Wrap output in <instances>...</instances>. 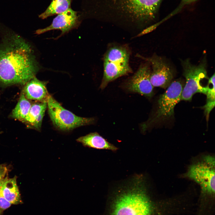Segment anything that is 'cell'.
Returning a JSON list of instances; mask_svg holds the SVG:
<instances>
[{
  "label": "cell",
  "instance_id": "obj_2",
  "mask_svg": "<svg viewBox=\"0 0 215 215\" xmlns=\"http://www.w3.org/2000/svg\"><path fill=\"white\" fill-rule=\"evenodd\" d=\"M131 182L116 196L112 215H151L153 206L142 177L136 176Z\"/></svg>",
  "mask_w": 215,
  "mask_h": 215
},
{
  "label": "cell",
  "instance_id": "obj_5",
  "mask_svg": "<svg viewBox=\"0 0 215 215\" xmlns=\"http://www.w3.org/2000/svg\"><path fill=\"white\" fill-rule=\"evenodd\" d=\"M183 75L186 83L182 89L181 100L190 101L194 95L197 93L206 95L207 86H203L201 83L204 79H208L206 70V62L203 59L198 65L192 64L188 59L181 62Z\"/></svg>",
  "mask_w": 215,
  "mask_h": 215
},
{
  "label": "cell",
  "instance_id": "obj_17",
  "mask_svg": "<svg viewBox=\"0 0 215 215\" xmlns=\"http://www.w3.org/2000/svg\"><path fill=\"white\" fill-rule=\"evenodd\" d=\"M31 105L22 92L16 105L12 111V117L22 122L28 114Z\"/></svg>",
  "mask_w": 215,
  "mask_h": 215
},
{
  "label": "cell",
  "instance_id": "obj_11",
  "mask_svg": "<svg viewBox=\"0 0 215 215\" xmlns=\"http://www.w3.org/2000/svg\"><path fill=\"white\" fill-rule=\"evenodd\" d=\"M78 20L77 12L70 8L57 15L50 25L37 30L36 33L40 34L52 30L58 29L60 30L62 32V34H63L76 26Z\"/></svg>",
  "mask_w": 215,
  "mask_h": 215
},
{
  "label": "cell",
  "instance_id": "obj_1",
  "mask_svg": "<svg viewBox=\"0 0 215 215\" xmlns=\"http://www.w3.org/2000/svg\"><path fill=\"white\" fill-rule=\"evenodd\" d=\"M35 60L28 44L12 35L0 48V82L5 85L24 84L35 76Z\"/></svg>",
  "mask_w": 215,
  "mask_h": 215
},
{
  "label": "cell",
  "instance_id": "obj_9",
  "mask_svg": "<svg viewBox=\"0 0 215 215\" xmlns=\"http://www.w3.org/2000/svg\"><path fill=\"white\" fill-rule=\"evenodd\" d=\"M150 64L152 67L150 76V82L154 87L166 88L172 82L173 72L171 68L162 57L153 55L150 57H145L138 55Z\"/></svg>",
  "mask_w": 215,
  "mask_h": 215
},
{
  "label": "cell",
  "instance_id": "obj_12",
  "mask_svg": "<svg viewBox=\"0 0 215 215\" xmlns=\"http://www.w3.org/2000/svg\"><path fill=\"white\" fill-rule=\"evenodd\" d=\"M46 85V82L40 81L34 77L26 83L23 92L28 99L47 102L49 95Z\"/></svg>",
  "mask_w": 215,
  "mask_h": 215
},
{
  "label": "cell",
  "instance_id": "obj_6",
  "mask_svg": "<svg viewBox=\"0 0 215 215\" xmlns=\"http://www.w3.org/2000/svg\"><path fill=\"white\" fill-rule=\"evenodd\" d=\"M183 88L179 81L172 82L165 91L160 95L158 100V108L153 116L142 125V128L146 130L154 124L172 117L176 105L181 100Z\"/></svg>",
  "mask_w": 215,
  "mask_h": 215
},
{
  "label": "cell",
  "instance_id": "obj_8",
  "mask_svg": "<svg viewBox=\"0 0 215 215\" xmlns=\"http://www.w3.org/2000/svg\"><path fill=\"white\" fill-rule=\"evenodd\" d=\"M162 0H120L122 7L132 17L141 21L154 19Z\"/></svg>",
  "mask_w": 215,
  "mask_h": 215
},
{
  "label": "cell",
  "instance_id": "obj_13",
  "mask_svg": "<svg viewBox=\"0 0 215 215\" xmlns=\"http://www.w3.org/2000/svg\"><path fill=\"white\" fill-rule=\"evenodd\" d=\"M76 141L82 143L85 147L98 149L108 150L115 151L118 149L96 132L80 137L76 139Z\"/></svg>",
  "mask_w": 215,
  "mask_h": 215
},
{
  "label": "cell",
  "instance_id": "obj_3",
  "mask_svg": "<svg viewBox=\"0 0 215 215\" xmlns=\"http://www.w3.org/2000/svg\"><path fill=\"white\" fill-rule=\"evenodd\" d=\"M129 50L123 46L109 48L104 58V73L100 88L104 89L108 84L118 78L132 73L129 66Z\"/></svg>",
  "mask_w": 215,
  "mask_h": 215
},
{
  "label": "cell",
  "instance_id": "obj_4",
  "mask_svg": "<svg viewBox=\"0 0 215 215\" xmlns=\"http://www.w3.org/2000/svg\"><path fill=\"white\" fill-rule=\"evenodd\" d=\"M48 113L53 125L62 131H70L77 128L93 124V118L78 116L64 108L51 96L47 101Z\"/></svg>",
  "mask_w": 215,
  "mask_h": 215
},
{
  "label": "cell",
  "instance_id": "obj_20",
  "mask_svg": "<svg viewBox=\"0 0 215 215\" xmlns=\"http://www.w3.org/2000/svg\"><path fill=\"white\" fill-rule=\"evenodd\" d=\"M197 0H181L180 5L177 9V10L178 11L183 6L191 4Z\"/></svg>",
  "mask_w": 215,
  "mask_h": 215
},
{
  "label": "cell",
  "instance_id": "obj_7",
  "mask_svg": "<svg viewBox=\"0 0 215 215\" xmlns=\"http://www.w3.org/2000/svg\"><path fill=\"white\" fill-rule=\"evenodd\" d=\"M184 176L198 184L203 195L214 196L215 159L212 156H205L201 162L191 165Z\"/></svg>",
  "mask_w": 215,
  "mask_h": 215
},
{
  "label": "cell",
  "instance_id": "obj_21",
  "mask_svg": "<svg viewBox=\"0 0 215 215\" xmlns=\"http://www.w3.org/2000/svg\"><path fill=\"white\" fill-rule=\"evenodd\" d=\"M4 179L0 180V189L1 187V185L2 184L3 181L4 180Z\"/></svg>",
  "mask_w": 215,
  "mask_h": 215
},
{
  "label": "cell",
  "instance_id": "obj_15",
  "mask_svg": "<svg viewBox=\"0 0 215 215\" xmlns=\"http://www.w3.org/2000/svg\"><path fill=\"white\" fill-rule=\"evenodd\" d=\"M0 193L11 204L22 203L16 176L4 179L0 189Z\"/></svg>",
  "mask_w": 215,
  "mask_h": 215
},
{
  "label": "cell",
  "instance_id": "obj_10",
  "mask_svg": "<svg viewBox=\"0 0 215 215\" xmlns=\"http://www.w3.org/2000/svg\"><path fill=\"white\" fill-rule=\"evenodd\" d=\"M149 64L148 62L141 64L128 81L125 86L128 91L147 97L153 96V87L150 80L151 71Z\"/></svg>",
  "mask_w": 215,
  "mask_h": 215
},
{
  "label": "cell",
  "instance_id": "obj_14",
  "mask_svg": "<svg viewBox=\"0 0 215 215\" xmlns=\"http://www.w3.org/2000/svg\"><path fill=\"white\" fill-rule=\"evenodd\" d=\"M47 107V102L32 105L28 114L22 122L27 124L29 127L40 130Z\"/></svg>",
  "mask_w": 215,
  "mask_h": 215
},
{
  "label": "cell",
  "instance_id": "obj_16",
  "mask_svg": "<svg viewBox=\"0 0 215 215\" xmlns=\"http://www.w3.org/2000/svg\"><path fill=\"white\" fill-rule=\"evenodd\" d=\"M71 0H52L50 5L39 17L44 19L63 13L71 8Z\"/></svg>",
  "mask_w": 215,
  "mask_h": 215
},
{
  "label": "cell",
  "instance_id": "obj_18",
  "mask_svg": "<svg viewBox=\"0 0 215 215\" xmlns=\"http://www.w3.org/2000/svg\"><path fill=\"white\" fill-rule=\"evenodd\" d=\"M11 205L0 193V215H2L4 211L10 207Z\"/></svg>",
  "mask_w": 215,
  "mask_h": 215
},
{
  "label": "cell",
  "instance_id": "obj_19",
  "mask_svg": "<svg viewBox=\"0 0 215 215\" xmlns=\"http://www.w3.org/2000/svg\"><path fill=\"white\" fill-rule=\"evenodd\" d=\"M7 168L5 166L0 165V180L4 179L7 172Z\"/></svg>",
  "mask_w": 215,
  "mask_h": 215
}]
</instances>
